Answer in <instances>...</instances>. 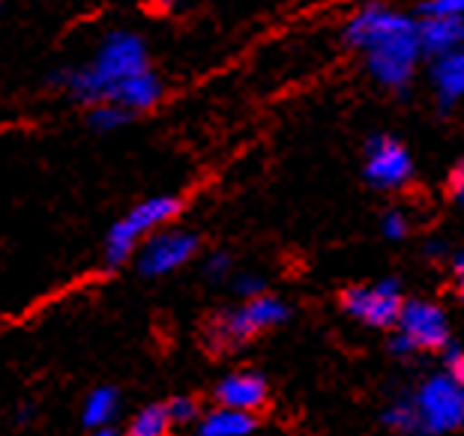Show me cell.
<instances>
[{
	"mask_svg": "<svg viewBox=\"0 0 464 436\" xmlns=\"http://www.w3.org/2000/svg\"><path fill=\"white\" fill-rule=\"evenodd\" d=\"M422 406L429 410V415L438 424L459 419L464 410V389L452 380H438L422 392Z\"/></svg>",
	"mask_w": 464,
	"mask_h": 436,
	"instance_id": "14",
	"label": "cell"
},
{
	"mask_svg": "<svg viewBox=\"0 0 464 436\" xmlns=\"http://www.w3.org/2000/svg\"><path fill=\"white\" fill-rule=\"evenodd\" d=\"M422 57H440L464 45V15L450 18H420Z\"/></svg>",
	"mask_w": 464,
	"mask_h": 436,
	"instance_id": "11",
	"label": "cell"
},
{
	"mask_svg": "<svg viewBox=\"0 0 464 436\" xmlns=\"http://www.w3.org/2000/svg\"><path fill=\"white\" fill-rule=\"evenodd\" d=\"M198 251V236L189 231H156L138 245V270L144 275H168L180 270Z\"/></svg>",
	"mask_w": 464,
	"mask_h": 436,
	"instance_id": "7",
	"label": "cell"
},
{
	"mask_svg": "<svg viewBox=\"0 0 464 436\" xmlns=\"http://www.w3.org/2000/svg\"><path fill=\"white\" fill-rule=\"evenodd\" d=\"M180 213V201L177 197H147L138 206H132L121 222H117L111 231H108V240H105V263L108 266H121L123 261L138 251L147 236L160 231L162 224H168L171 218Z\"/></svg>",
	"mask_w": 464,
	"mask_h": 436,
	"instance_id": "4",
	"label": "cell"
},
{
	"mask_svg": "<svg viewBox=\"0 0 464 436\" xmlns=\"http://www.w3.org/2000/svg\"><path fill=\"white\" fill-rule=\"evenodd\" d=\"M160 99H162V81L150 69H144V72L123 78L111 90V96H108V102L123 105L126 111H147V108H153Z\"/></svg>",
	"mask_w": 464,
	"mask_h": 436,
	"instance_id": "12",
	"label": "cell"
},
{
	"mask_svg": "<svg viewBox=\"0 0 464 436\" xmlns=\"http://www.w3.org/2000/svg\"><path fill=\"white\" fill-rule=\"evenodd\" d=\"M413 176L411 153L390 135H374L365 147V180L378 188H401Z\"/></svg>",
	"mask_w": 464,
	"mask_h": 436,
	"instance_id": "8",
	"label": "cell"
},
{
	"mask_svg": "<svg viewBox=\"0 0 464 436\" xmlns=\"http://www.w3.org/2000/svg\"><path fill=\"white\" fill-rule=\"evenodd\" d=\"M216 403L219 406H231V410H243L258 415L266 401H270V385L261 374L255 371H237L228 374L225 380L216 385Z\"/></svg>",
	"mask_w": 464,
	"mask_h": 436,
	"instance_id": "9",
	"label": "cell"
},
{
	"mask_svg": "<svg viewBox=\"0 0 464 436\" xmlns=\"http://www.w3.org/2000/svg\"><path fill=\"white\" fill-rule=\"evenodd\" d=\"M87 436H121V433H117L114 428H91Z\"/></svg>",
	"mask_w": 464,
	"mask_h": 436,
	"instance_id": "26",
	"label": "cell"
},
{
	"mask_svg": "<svg viewBox=\"0 0 464 436\" xmlns=\"http://www.w3.org/2000/svg\"><path fill=\"white\" fill-rule=\"evenodd\" d=\"M150 4H153L156 9H174L177 4H180V0H150Z\"/></svg>",
	"mask_w": 464,
	"mask_h": 436,
	"instance_id": "27",
	"label": "cell"
},
{
	"mask_svg": "<svg viewBox=\"0 0 464 436\" xmlns=\"http://www.w3.org/2000/svg\"><path fill=\"white\" fill-rule=\"evenodd\" d=\"M168 431H171V415L165 403L144 406L130 422V436H168Z\"/></svg>",
	"mask_w": 464,
	"mask_h": 436,
	"instance_id": "16",
	"label": "cell"
},
{
	"mask_svg": "<svg viewBox=\"0 0 464 436\" xmlns=\"http://www.w3.org/2000/svg\"><path fill=\"white\" fill-rule=\"evenodd\" d=\"M459 192H464V156L459 158V165H456V171L450 174V194L456 197Z\"/></svg>",
	"mask_w": 464,
	"mask_h": 436,
	"instance_id": "23",
	"label": "cell"
},
{
	"mask_svg": "<svg viewBox=\"0 0 464 436\" xmlns=\"http://www.w3.org/2000/svg\"><path fill=\"white\" fill-rule=\"evenodd\" d=\"M228 266H231V261L225 254H213L210 261H207V275L210 279H222L225 272H228Z\"/></svg>",
	"mask_w": 464,
	"mask_h": 436,
	"instance_id": "22",
	"label": "cell"
},
{
	"mask_svg": "<svg viewBox=\"0 0 464 436\" xmlns=\"http://www.w3.org/2000/svg\"><path fill=\"white\" fill-rule=\"evenodd\" d=\"M198 436H252L258 428V415L231 410V406H216L198 419Z\"/></svg>",
	"mask_w": 464,
	"mask_h": 436,
	"instance_id": "13",
	"label": "cell"
},
{
	"mask_svg": "<svg viewBox=\"0 0 464 436\" xmlns=\"http://www.w3.org/2000/svg\"><path fill=\"white\" fill-rule=\"evenodd\" d=\"M452 284H456V293L464 299V254H459L456 263H452Z\"/></svg>",
	"mask_w": 464,
	"mask_h": 436,
	"instance_id": "24",
	"label": "cell"
},
{
	"mask_svg": "<svg viewBox=\"0 0 464 436\" xmlns=\"http://www.w3.org/2000/svg\"><path fill=\"white\" fill-rule=\"evenodd\" d=\"M285 317H288V308H285L282 299L266 293L249 296L240 308L219 314L207 326V341H210L213 350H234V346L249 344L258 335L270 332L273 326L285 323Z\"/></svg>",
	"mask_w": 464,
	"mask_h": 436,
	"instance_id": "3",
	"label": "cell"
},
{
	"mask_svg": "<svg viewBox=\"0 0 464 436\" xmlns=\"http://www.w3.org/2000/svg\"><path fill=\"white\" fill-rule=\"evenodd\" d=\"M130 114L132 111H126L123 105H117V102H96L93 105V111H91V123L93 128H100V132H114V128H121L130 123Z\"/></svg>",
	"mask_w": 464,
	"mask_h": 436,
	"instance_id": "17",
	"label": "cell"
},
{
	"mask_svg": "<svg viewBox=\"0 0 464 436\" xmlns=\"http://www.w3.org/2000/svg\"><path fill=\"white\" fill-rule=\"evenodd\" d=\"M339 302L344 314H351L353 320L365 326H374V329H396L404 308V296L396 281H381L372 287H344Z\"/></svg>",
	"mask_w": 464,
	"mask_h": 436,
	"instance_id": "5",
	"label": "cell"
},
{
	"mask_svg": "<svg viewBox=\"0 0 464 436\" xmlns=\"http://www.w3.org/2000/svg\"><path fill=\"white\" fill-rule=\"evenodd\" d=\"M117 410H121V394L111 385H100L87 394V401L82 406V422L84 428H108L117 419Z\"/></svg>",
	"mask_w": 464,
	"mask_h": 436,
	"instance_id": "15",
	"label": "cell"
},
{
	"mask_svg": "<svg viewBox=\"0 0 464 436\" xmlns=\"http://www.w3.org/2000/svg\"><path fill=\"white\" fill-rule=\"evenodd\" d=\"M464 15V0H426L420 6V18H450Z\"/></svg>",
	"mask_w": 464,
	"mask_h": 436,
	"instance_id": "18",
	"label": "cell"
},
{
	"mask_svg": "<svg viewBox=\"0 0 464 436\" xmlns=\"http://www.w3.org/2000/svg\"><path fill=\"white\" fill-rule=\"evenodd\" d=\"M447 371H450V380L464 389V353H452L450 355V359H447Z\"/></svg>",
	"mask_w": 464,
	"mask_h": 436,
	"instance_id": "21",
	"label": "cell"
},
{
	"mask_svg": "<svg viewBox=\"0 0 464 436\" xmlns=\"http://www.w3.org/2000/svg\"><path fill=\"white\" fill-rule=\"evenodd\" d=\"M383 233H387L390 240H401V236L408 233V222H404L399 213H390L383 218Z\"/></svg>",
	"mask_w": 464,
	"mask_h": 436,
	"instance_id": "20",
	"label": "cell"
},
{
	"mask_svg": "<svg viewBox=\"0 0 464 436\" xmlns=\"http://www.w3.org/2000/svg\"><path fill=\"white\" fill-rule=\"evenodd\" d=\"M396 329L399 335H396V341H392V346H396L399 353H417V350L438 353L450 341L447 317L431 302H404Z\"/></svg>",
	"mask_w": 464,
	"mask_h": 436,
	"instance_id": "6",
	"label": "cell"
},
{
	"mask_svg": "<svg viewBox=\"0 0 464 436\" xmlns=\"http://www.w3.org/2000/svg\"><path fill=\"white\" fill-rule=\"evenodd\" d=\"M144 69H147L144 39L135 33L117 31L102 39L100 52L93 54L91 63L66 75V87L72 90L75 99L96 105V102H105L123 78L144 72Z\"/></svg>",
	"mask_w": 464,
	"mask_h": 436,
	"instance_id": "2",
	"label": "cell"
},
{
	"mask_svg": "<svg viewBox=\"0 0 464 436\" xmlns=\"http://www.w3.org/2000/svg\"><path fill=\"white\" fill-rule=\"evenodd\" d=\"M456 201H461V204H464V192H459V194H456Z\"/></svg>",
	"mask_w": 464,
	"mask_h": 436,
	"instance_id": "28",
	"label": "cell"
},
{
	"mask_svg": "<svg viewBox=\"0 0 464 436\" xmlns=\"http://www.w3.org/2000/svg\"><path fill=\"white\" fill-rule=\"evenodd\" d=\"M431 81L438 90L440 108H452L464 99V45L452 48V52L431 57Z\"/></svg>",
	"mask_w": 464,
	"mask_h": 436,
	"instance_id": "10",
	"label": "cell"
},
{
	"mask_svg": "<svg viewBox=\"0 0 464 436\" xmlns=\"http://www.w3.org/2000/svg\"><path fill=\"white\" fill-rule=\"evenodd\" d=\"M344 39L365 54L369 75L387 90H401L422 61L420 22L383 4H365L348 18Z\"/></svg>",
	"mask_w": 464,
	"mask_h": 436,
	"instance_id": "1",
	"label": "cell"
},
{
	"mask_svg": "<svg viewBox=\"0 0 464 436\" xmlns=\"http://www.w3.org/2000/svg\"><path fill=\"white\" fill-rule=\"evenodd\" d=\"M165 406H168V415H171V424H192V422H198V415H201L198 403L192 398H174Z\"/></svg>",
	"mask_w": 464,
	"mask_h": 436,
	"instance_id": "19",
	"label": "cell"
},
{
	"mask_svg": "<svg viewBox=\"0 0 464 436\" xmlns=\"http://www.w3.org/2000/svg\"><path fill=\"white\" fill-rule=\"evenodd\" d=\"M237 287H240V293H246V299H249V296H258L261 293V281L252 279V275H249V279H240V284H237Z\"/></svg>",
	"mask_w": 464,
	"mask_h": 436,
	"instance_id": "25",
	"label": "cell"
}]
</instances>
